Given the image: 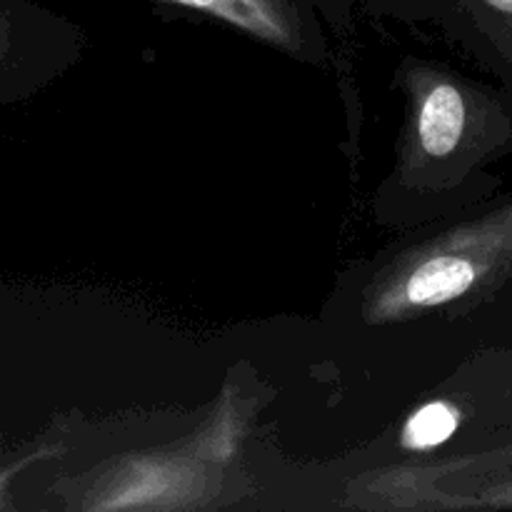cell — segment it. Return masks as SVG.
Wrapping results in <instances>:
<instances>
[{
	"label": "cell",
	"instance_id": "obj_1",
	"mask_svg": "<svg viewBox=\"0 0 512 512\" xmlns=\"http://www.w3.org/2000/svg\"><path fill=\"white\" fill-rule=\"evenodd\" d=\"M512 278V203L415 243L363 288L360 313L393 325L473 305Z\"/></svg>",
	"mask_w": 512,
	"mask_h": 512
},
{
	"label": "cell",
	"instance_id": "obj_2",
	"mask_svg": "<svg viewBox=\"0 0 512 512\" xmlns=\"http://www.w3.org/2000/svg\"><path fill=\"white\" fill-rule=\"evenodd\" d=\"M248 420L243 395L225 390L190 438L100 465L80 483L73 505L98 512L213 508L240 458Z\"/></svg>",
	"mask_w": 512,
	"mask_h": 512
},
{
	"label": "cell",
	"instance_id": "obj_3",
	"mask_svg": "<svg viewBox=\"0 0 512 512\" xmlns=\"http://www.w3.org/2000/svg\"><path fill=\"white\" fill-rule=\"evenodd\" d=\"M398 180L415 190L455 188L470 170L493 158L512 135L503 105L455 70L438 63L408 65Z\"/></svg>",
	"mask_w": 512,
	"mask_h": 512
},
{
	"label": "cell",
	"instance_id": "obj_4",
	"mask_svg": "<svg viewBox=\"0 0 512 512\" xmlns=\"http://www.w3.org/2000/svg\"><path fill=\"white\" fill-rule=\"evenodd\" d=\"M348 503L380 510H512V445L363 475Z\"/></svg>",
	"mask_w": 512,
	"mask_h": 512
},
{
	"label": "cell",
	"instance_id": "obj_5",
	"mask_svg": "<svg viewBox=\"0 0 512 512\" xmlns=\"http://www.w3.org/2000/svg\"><path fill=\"white\" fill-rule=\"evenodd\" d=\"M223 20L230 28L295 55L308 43V25L298 0H165Z\"/></svg>",
	"mask_w": 512,
	"mask_h": 512
},
{
	"label": "cell",
	"instance_id": "obj_6",
	"mask_svg": "<svg viewBox=\"0 0 512 512\" xmlns=\"http://www.w3.org/2000/svg\"><path fill=\"white\" fill-rule=\"evenodd\" d=\"M463 410L450 400H430L408 415L400 430V448L408 453H428L458 433Z\"/></svg>",
	"mask_w": 512,
	"mask_h": 512
},
{
	"label": "cell",
	"instance_id": "obj_7",
	"mask_svg": "<svg viewBox=\"0 0 512 512\" xmlns=\"http://www.w3.org/2000/svg\"><path fill=\"white\" fill-rule=\"evenodd\" d=\"M512 63V0H455Z\"/></svg>",
	"mask_w": 512,
	"mask_h": 512
},
{
	"label": "cell",
	"instance_id": "obj_8",
	"mask_svg": "<svg viewBox=\"0 0 512 512\" xmlns=\"http://www.w3.org/2000/svg\"><path fill=\"white\" fill-rule=\"evenodd\" d=\"M38 458H43V455H30V458H25L23 463H18V465H15L13 470H5V473H0V495H3V488H5V483H8V480H10V475H13V473H18L20 468H25V465H28V463H33V460H38Z\"/></svg>",
	"mask_w": 512,
	"mask_h": 512
}]
</instances>
